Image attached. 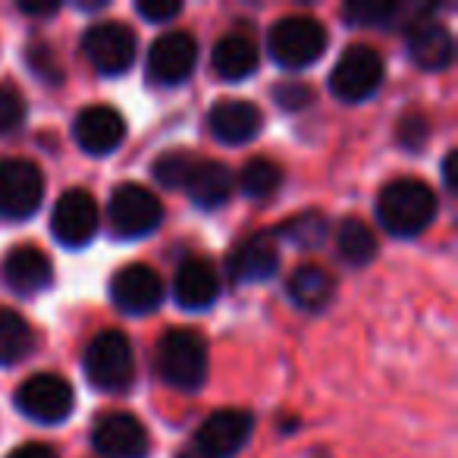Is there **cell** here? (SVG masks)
Here are the masks:
<instances>
[{
	"label": "cell",
	"mask_w": 458,
	"mask_h": 458,
	"mask_svg": "<svg viewBox=\"0 0 458 458\" xmlns=\"http://www.w3.org/2000/svg\"><path fill=\"white\" fill-rule=\"evenodd\" d=\"M76 405L72 386L57 374H35L16 389V408L38 424H60Z\"/></svg>",
	"instance_id": "8"
},
{
	"label": "cell",
	"mask_w": 458,
	"mask_h": 458,
	"mask_svg": "<svg viewBox=\"0 0 458 458\" xmlns=\"http://www.w3.org/2000/svg\"><path fill=\"white\" fill-rule=\"evenodd\" d=\"M255 418L239 408L214 411L195 433V452L201 458H233L251 437Z\"/></svg>",
	"instance_id": "11"
},
{
	"label": "cell",
	"mask_w": 458,
	"mask_h": 458,
	"mask_svg": "<svg viewBox=\"0 0 458 458\" xmlns=\"http://www.w3.org/2000/svg\"><path fill=\"white\" fill-rule=\"evenodd\" d=\"M135 45L139 41L126 22H95L82 38L85 57L104 76H123L135 60Z\"/></svg>",
	"instance_id": "9"
},
{
	"label": "cell",
	"mask_w": 458,
	"mask_h": 458,
	"mask_svg": "<svg viewBox=\"0 0 458 458\" xmlns=\"http://www.w3.org/2000/svg\"><path fill=\"white\" fill-rule=\"evenodd\" d=\"M182 189L198 208H220L233 195V170L220 160H195Z\"/></svg>",
	"instance_id": "21"
},
{
	"label": "cell",
	"mask_w": 458,
	"mask_h": 458,
	"mask_svg": "<svg viewBox=\"0 0 458 458\" xmlns=\"http://www.w3.org/2000/svg\"><path fill=\"white\" fill-rule=\"evenodd\" d=\"M110 299L123 314H151L164 301V283L148 264H129L110 280Z\"/></svg>",
	"instance_id": "13"
},
{
	"label": "cell",
	"mask_w": 458,
	"mask_h": 458,
	"mask_svg": "<svg viewBox=\"0 0 458 458\" xmlns=\"http://www.w3.org/2000/svg\"><path fill=\"white\" fill-rule=\"evenodd\" d=\"M280 267V255H276L274 236L261 233V236H251L239 245L233 255H229V274L239 283H261L270 280Z\"/></svg>",
	"instance_id": "20"
},
{
	"label": "cell",
	"mask_w": 458,
	"mask_h": 458,
	"mask_svg": "<svg viewBox=\"0 0 458 458\" xmlns=\"http://www.w3.org/2000/svg\"><path fill=\"white\" fill-rule=\"evenodd\" d=\"M318 458H324V455H318Z\"/></svg>",
	"instance_id": "39"
},
{
	"label": "cell",
	"mask_w": 458,
	"mask_h": 458,
	"mask_svg": "<svg viewBox=\"0 0 458 458\" xmlns=\"http://www.w3.org/2000/svg\"><path fill=\"white\" fill-rule=\"evenodd\" d=\"M377 216L389 236H418L437 216V195L420 179H393L377 198Z\"/></svg>",
	"instance_id": "1"
},
{
	"label": "cell",
	"mask_w": 458,
	"mask_h": 458,
	"mask_svg": "<svg viewBox=\"0 0 458 458\" xmlns=\"http://www.w3.org/2000/svg\"><path fill=\"white\" fill-rule=\"evenodd\" d=\"M26 120V101L13 85H0V132H13Z\"/></svg>",
	"instance_id": "30"
},
{
	"label": "cell",
	"mask_w": 458,
	"mask_h": 458,
	"mask_svg": "<svg viewBox=\"0 0 458 458\" xmlns=\"http://www.w3.org/2000/svg\"><path fill=\"white\" fill-rule=\"evenodd\" d=\"M289 295L305 311H324L333 301V295H336V283L324 267L308 264V267H299L289 276Z\"/></svg>",
	"instance_id": "23"
},
{
	"label": "cell",
	"mask_w": 458,
	"mask_h": 458,
	"mask_svg": "<svg viewBox=\"0 0 458 458\" xmlns=\"http://www.w3.org/2000/svg\"><path fill=\"white\" fill-rule=\"evenodd\" d=\"M60 10L57 0H45V4H38V0H20V13L26 16H54Z\"/></svg>",
	"instance_id": "35"
},
{
	"label": "cell",
	"mask_w": 458,
	"mask_h": 458,
	"mask_svg": "<svg viewBox=\"0 0 458 458\" xmlns=\"http://www.w3.org/2000/svg\"><path fill=\"white\" fill-rule=\"evenodd\" d=\"M339 255L345 258L349 264H355V267H361V264H370L377 258V236L374 229L364 226L361 220H343V226H339Z\"/></svg>",
	"instance_id": "26"
},
{
	"label": "cell",
	"mask_w": 458,
	"mask_h": 458,
	"mask_svg": "<svg viewBox=\"0 0 458 458\" xmlns=\"http://www.w3.org/2000/svg\"><path fill=\"white\" fill-rule=\"evenodd\" d=\"M107 220L120 239H139L148 236L164 220V204L157 201L151 189L139 182H123L114 189L107 204Z\"/></svg>",
	"instance_id": "5"
},
{
	"label": "cell",
	"mask_w": 458,
	"mask_h": 458,
	"mask_svg": "<svg viewBox=\"0 0 458 458\" xmlns=\"http://www.w3.org/2000/svg\"><path fill=\"white\" fill-rule=\"evenodd\" d=\"M195 160L198 157H191V154H185V151H166L154 160L151 173L160 185H166V189H182L185 176H189V170H191Z\"/></svg>",
	"instance_id": "29"
},
{
	"label": "cell",
	"mask_w": 458,
	"mask_h": 458,
	"mask_svg": "<svg viewBox=\"0 0 458 458\" xmlns=\"http://www.w3.org/2000/svg\"><path fill=\"white\" fill-rule=\"evenodd\" d=\"M91 443L104 458H145L151 449V437H148L145 424L126 411L104 414L95 424Z\"/></svg>",
	"instance_id": "12"
},
{
	"label": "cell",
	"mask_w": 458,
	"mask_h": 458,
	"mask_svg": "<svg viewBox=\"0 0 458 458\" xmlns=\"http://www.w3.org/2000/svg\"><path fill=\"white\" fill-rule=\"evenodd\" d=\"M411 13H427L424 7H402V4H383V0H361V4H349L343 7V16L352 26H364V29H389L399 16H411Z\"/></svg>",
	"instance_id": "25"
},
{
	"label": "cell",
	"mask_w": 458,
	"mask_h": 458,
	"mask_svg": "<svg viewBox=\"0 0 458 458\" xmlns=\"http://www.w3.org/2000/svg\"><path fill=\"white\" fill-rule=\"evenodd\" d=\"M98 220H101V214H98V201L91 198V191L70 189L60 195L57 208H54L51 233L66 249H82L95 239Z\"/></svg>",
	"instance_id": "10"
},
{
	"label": "cell",
	"mask_w": 458,
	"mask_h": 458,
	"mask_svg": "<svg viewBox=\"0 0 458 458\" xmlns=\"http://www.w3.org/2000/svg\"><path fill=\"white\" fill-rule=\"evenodd\" d=\"M280 182H283V170L267 157H251L249 164L242 166V173H239L242 191L249 198H258V201L274 195V191L280 189Z\"/></svg>",
	"instance_id": "27"
},
{
	"label": "cell",
	"mask_w": 458,
	"mask_h": 458,
	"mask_svg": "<svg viewBox=\"0 0 458 458\" xmlns=\"http://www.w3.org/2000/svg\"><path fill=\"white\" fill-rule=\"evenodd\" d=\"M380 82H383V60H380V54L368 45L345 47L330 76L333 95L345 104H358V101H364V98H370L380 89Z\"/></svg>",
	"instance_id": "7"
},
{
	"label": "cell",
	"mask_w": 458,
	"mask_h": 458,
	"mask_svg": "<svg viewBox=\"0 0 458 458\" xmlns=\"http://www.w3.org/2000/svg\"><path fill=\"white\" fill-rule=\"evenodd\" d=\"M157 374L173 389L195 393L208 380V343L195 330H170L157 343Z\"/></svg>",
	"instance_id": "2"
},
{
	"label": "cell",
	"mask_w": 458,
	"mask_h": 458,
	"mask_svg": "<svg viewBox=\"0 0 458 458\" xmlns=\"http://www.w3.org/2000/svg\"><path fill=\"white\" fill-rule=\"evenodd\" d=\"M210 64H214L220 79H226V82H242V79H249L251 72L258 70V47L249 35L233 32L214 45Z\"/></svg>",
	"instance_id": "22"
},
{
	"label": "cell",
	"mask_w": 458,
	"mask_h": 458,
	"mask_svg": "<svg viewBox=\"0 0 458 458\" xmlns=\"http://www.w3.org/2000/svg\"><path fill=\"white\" fill-rule=\"evenodd\" d=\"M270 57L286 70H305L327 51V29L308 16H286L267 35Z\"/></svg>",
	"instance_id": "4"
},
{
	"label": "cell",
	"mask_w": 458,
	"mask_h": 458,
	"mask_svg": "<svg viewBox=\"0 0 458 458\" xmlns=\"http://www.w3.org/2000/svg\"><path fill=\"white\" fill-rule=\"evenodd\" d=\"M208 126L216 141L223 145H245L251 141L264 126V114L251 101H239V98H223L210 107Z\"/></svg>",
	"instance_id": "16"
},
{
	"label": "cell",
	"mask_w": 458,
	"mask_h": 458,
	"mask_svg": "<svg viewBox=\"0 0 458 458\" xmlns=\"http://www.w3.org/2000/svg\"><path fill=\"white\" fill-rule=\"evenodd\" d=\"M35 333L22 314L0 308V364H16L32 352Z\"/></svg>",
	"instance_id": "24"
},
{
	"label": "cell",
	"mask_w": 458,
	"mask_h": 458,
	"mask_svg": "<svg viewBox=\"0 0 458 458\" xmlns=\"http://www.w3.org/2000/svg\"><path fill=\"white\" fill-rule=\"evenodd\" d=\"M173 295L189 311H201V308L214 305L216 295H220V276H216L214 264L208 258H189V261L179 264Z\"/></svg>",
	"instance_id": "18"
},
{
	"label": "cell",
	"mask_w": 458,
	"mask_h": 458,
	"mask_svg": "<svg viewBox=\"0 0 458 458\" xmlns=\"http://www.w3.org/2000/svg\"><path fill=\"white\" fill-rule=\"evenodd\" d=\"M72 135H76L82 151L110 154L126 139V120L120 116V110L107 107V104H95V107H85L82 114L76 116Z\"/></svg>",
	"instance_id": "15"
},
{
	"label": "cell",
	"mask_w": 458,
	"mask_h": 458,
	"mask_svg": "<svg viewBox=\"0 0 458 458\" xmlns=\"http://www.w3.org/2000/svg\"><path fill=\"white\" fill-rule=\"evenodd\" d=\"M408 54L420 70H445L455 54V41L452 32L437 20H414L408 29Z\"/></svg>",
	"instance_id": "19"
},
{
	"label": "cell",
	"mask_w": 458,
	"mask_h": 458,
	"mask_svg": "<svg viewBox=\"0 0 458 458\" xmlns=\"http://www.w3.org/2000/svg\"><path fill=\"white\" fill-rule=\"evenodd\" d=\"M427 135H430V126H427V120L420 114H408L402 116L399 123V145L408 148V151H420L427 141Z\"/></svg>",
	"instance_id": "31"
},
{
	"label": "cell",
	"mask_w": 458,
	"mask_h": 458,
	"mask_svg": "<svg viewBox=\"0 0 458 458\" xmlns=\"http://www.w3.org/2000/svg\"><path fill=\"white\" fill-rule=\"evenodd\" d=\"M274 98H276V104H280V107L301 110V107H308V104L314 101V91L308 89L305 82H283V85H276V89H274Z\"/></svg>",
	"instance_id": "32"
},
{
	"label": "cell",
	"mask_w": 458,
	"mask_h": 458,
	"mask_svg": "<svg viewBox=\"0 0 458 458\" xmlns=\"http://www.w3.org/2000/svg\"><path fill=\"white\" fill-rule=\"evenodd\" d=\"M85 377L95 389L123 393L135 380V355L126 333L104 330L85 349Z\"/></svg>",
	"instance_id": "3"
},
{
	"label": "cell",
	"mask_w": 458,
	"mask_h": 458,
	"mask_svg": "<svg viewBox=\"0 0 458 458\" xmlns=\"http://www.w3.org/2000/svg\"><path fill=\"white\" fill-rule=\"evenodd\" d=\"M182 458H201V455H198V452L195 449H191V452H185V455Z\"/></svg>",
	"instance_id": "38"
},
{
	"label": "cell",
	"mask_w": 458,
	"mask_h": 458,
	"mask_svg": "<svg viewBox=\"0 0 458 458\" xmlns=\"http://www.w3.org/2000/svg\"><path fill=\"white\" fill-rule=\"evenodd\" d=\"M139 16L148 22H170L182 13V4L179 0H139Z\"/></svg>",
	"instance_id": "33"
},
{
	"label": "cell",
	"mask_w": 458,
	"mask_h": 458,
	"mask_svg": "<svg viewBox=\"0 0 458 458\" xmlns=\"http://www.w3.org/2000/svg\"><path fill=\"white\" fill-rule=\"evenodd\" d=\"M276 236H286L289 242H295L299 249H314L327 239V220L320 214H299L293 220L280 223L276 229Z\"/></svg>",
	"instance_id": "28"
},
{
	"label": "cell",
	"mask_w": 458,
	"mask_h": 458,
	"mask_svg": "<svg viewBox=\"0 0 458 458\" xmlns=\"http://www.w3.org/2000/svg\"><path fill=\"white\" fill-rule=\"evenodd\" d=\"M41 198H45V176L32 160H0V216L29 220L41 208Z\"/></svg>",
	"instance_id": "6"
},
{
	"label": "cell",
	"mask_w": 458,
	"mask_h": 458,
	"mask_svg": "<svg viewBox=\"0 0 458 458\" xmlns=\"http://www.w3.org/2000/svg\"><path fill=\"white\" fill-rule=\"evenodd\" d=\"M10 458H57V452L45 443H26V445H20Z\"/></svg>",
	"instance_id": "36"
},
{
	"label": "cell",
	"mask_w": 458,
	"mask_h": 458,
	"mask_svg": "<svg viewBox=\"0 0 458 458\" xmlns=\"http://www.w3.org/2000/svg\"><path fill=\"white\" fill-rule=\"evenodd\" d=\"M4 280L13 293L38 295L54 283V264L35 245H16L4 261Z\"/></svg>",
	"instance_id": "17"
},
{
	"label": "cell",
	"mask_w": 458,
	"mask_h": 458,
	"mask_svg": "<svg viewBox=\"0 0 458 458\" xmlns=\"http://www.w3.org/2000/svg\"><path fill=\"white\" fill-rule=\"evenodd\" d=\"M198 64V45L189 32H166L148 51V76L157 85H182Z\"/></svg>",
	"instance_id": "14"
},
{
	"label": "cell",
	"mask_w": 458,
	"mask_h": 458,
	"mask_svg": "<svg viewBox=\"0 0 458 458\" xmlns=\"http://www.w3.org/2000/svg\"><path fill=\"white\" fill-rule=\"evenodd\" d=\"M29 64H32V70H38L45 79H51V82H60V66L51 60V51H47V45H32V47H29Z\"/></svg>",
	"instance_id": "34"
},
{
	"label": "cell",
	"mask_w": 458,
	"mask_h": 458,
	"mask_svg": "<svg viewBox=\"0 0 458 458\" xmlns=\"http://www.w3.org/2000/svg\"><path fill=\"white\" fill-rule=\"evenodd\" d=\"M443 176H445V185H449V189H455V151L445 154V160H443Z\"/></svg>",
	"instance_id": "37"
}]
</instances>
